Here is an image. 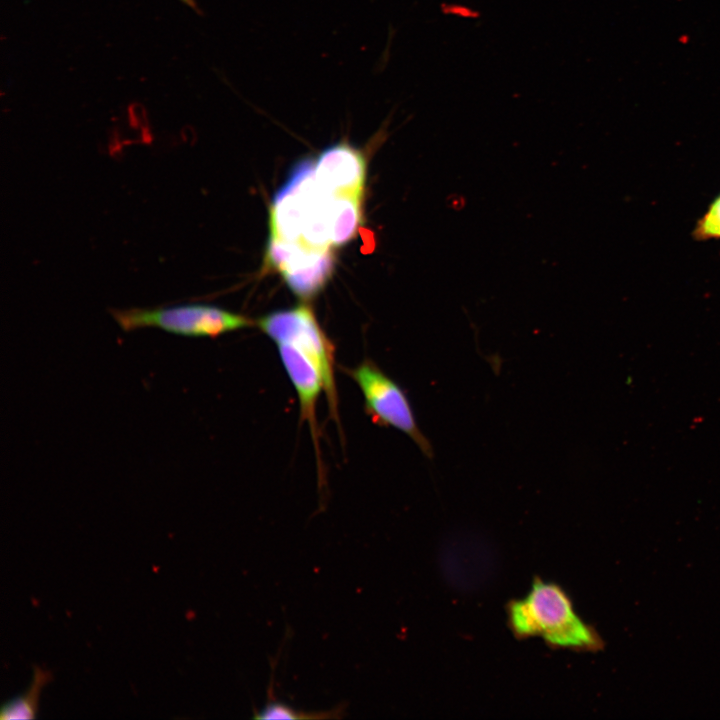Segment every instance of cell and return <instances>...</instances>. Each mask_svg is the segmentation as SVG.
Returning a JSON list of instances; mask_svg holds the SVG:
<instances>
[{
    "instance_id": "13",
    "label": "cell",
    "mask_w": 720,
    "mask_h": 720,
    "mask_svg": "<svg viewBox=\"0 0 720 720\" xmlns=\"http://www.w3.org/2000/svg\"><path fill=\"white\" fill-rule=\"evenodd\" d=\"M179 1L182 2L183 4H185L186 6H188L189 8L193 9L195 12L200 13V9H199L197 3L195 2V0H179Z\"/></svg>"
},
{
    "instance_id": "6",
    "label": "cell",
    "mask_w": 720,
    "mask_h": 720,
    "mask_svg": "<svg viewBox=\"0 0 720 720\" xmlns=\"http://www.w3.org/2000/svg\"><path fill=\"white\" fill-rule=\"evenodd\" d=\"M266 262L281 273L290 290L301 299L316 296L333 269L329 250H310L274 237H270L268 243Z\"/></svg>"
},
{
    "instance_id": "7",
    "label": "cell",
    "mask_w": 720,
    "mask_h": 720,
    "mask_svg": "<svg viewBox=\"0 0 720 720\" xmlns=\"http://www.w3.org/2000/svg\"><path fill=\"white\" fill-rule=\"evenodd\" d=\"M315 178L328 193L361 198L366 162L359 150L346 142L326 148L314 167Z\"/></svg>"
},
{
    "instance_id": "8",
    "label": "cell",
    "mask_w": 720,
    "mask_h": 720,
    "mask_svg": "<svg viewBox=\"0 0 720 720\" xmlns=\"http://www.w3.org/2000/svg\"><path fill=\"white\" fill-rule=\"evenodd\" d=\"M281 362L297 393L301 418L307 422L316 443V404L326 394L327 383L318 363L306 352L288 343L276 344Z\"/></svg>"
},
{
    "instance_id": "5",
    "label": "cell",
    "mask_w": 720,
    "mask_h": 720,
    "mask_svg": "<svg viewBox=\"0 0 720 720\" xmlns=\"http://www.w3.org/2000/svg\"><path fill=\"white\" fill-rule=\"evenodd\" d=\"M348 374L360 388L365 409L374 423L403 432L423 454L433 457V447L420 430L409 399L399 384L370 360H364Z\"/></svg>"
},
{
    "instance_id": "2",
    "label": "cell",
    "mask_w": 720,
    "mask_h": 720,
    "mask_svg": "<svg viewBox=\"0 0 720 720\" xmlns=\"http://www.w3.org/2000/svg\"><path fill=\"white\" fill-rule=\"evenodd\" d=\"M315 164L301 160L274 195L270 211L271 236L310 250L328 251L335 195L317 182Z\"/></svg>"
},
{
    "instance_id": "12",
    "label": "cell",
    "mask_w": 720,
    "mask_h": 720,
    "mask_svg": "<svg viewBox=\"0 0 720 720\" xmlns=\"http://www.w3.org/2000/svg\"><path fill=\"white\" fill-rule=\"evenodd\" d=\"M695 232L696 236L702 239L720 237V196L699 221Z\"/></svg>"
},
{
    "instance_id": "1",
    "label": "cell",
    "mask_w": 720,
    "mask_h": 720,
    "mask_svg": "<svg viewBox=\"0 0 720 720\" xmlns=\"http://www.w3.org/2000/svg\"><path fill=\"white\" fill-rule=\"evenodd\" d=\"M508 626L517 639L540 636L551 648L597 651L603 641L575 612L566 591L535 577L530 592L506 606Z\"/></svg>"
},
{
    "instance_id": "4",
    "label": "cell",
    "mask_w": 720,
    "mask_h": 720,
    "mask_svg": "<svg viewBox=\"0 0 720 720\" xmlns=\"http://www.w3.org/2000/svg\"><path fill=\"white\" fill-rule=\"evenodd\" d=\"M258 328L275 344L288 343L309 354L321 367L326 383V398L331 416L337 419L335 383V349L320 327L313 311L306 305L278 310L256 321Z\"/></svg>"
},
{
    "instance_id": "9",
    "label": "cell",
    "mask_w": 720,
    "mask_h": 720,
    "mask_svg": "<svg viewBox=\"0 0 720 720\" xmlns=\"http://www.w3.org/2000/svg\"><path fill=\"white\" fill-rule=\"evenodd\" d=\"M51 679L50 671L33 665V674L29 686L23 693L3 703L0 710V719L35 718L40 692Z\"/></svg>"
},
{
    "instance_id": "11",
    "label": "cell",
    "mask_w": 720,
    "mask_h": 720,
    "mask_svg": "<svg viewBox=\"0 0 720 720\" xmlns=\"http://www.w3.org/2000/svg\"><path fill=\"white\" fill-rule=\"evenodd\" d=\"M344 713V706L340 705L331 711L324 712H303L291 708L289 705L276 702L275 700L267 701L265 707L259 712L255 713L254 717L257 719H326V718H341Z\"/></svg>"
},
{
    "instance_id": "3",
    "label": "cell",
    "mask_w": 720,
    "mask_h": 720,
    "mask_svg": "<svg viewBox=\"0 0 720 720\" xmlns=\"http://www.w3.org/2000/svg\"><path fill=\"white\" fill-rule=\"evenodd\" d=\"M111 315L119 327L126 332L142 328H158L186 337L215 338L253 325V322L244 315L207 304L112 309Z\"/></svg>"
},
{
    "instance_id": "10",
    "label": "cell",
    "mask_w": 720,
    "mask_h": 720,
    "mask_svg": "<svg viewBox=\"0 0 720 720\" xmlns=\"http://www.w3.org/2000/svg\"><path fill=\"white\" fill-rule=\"evenodd\" d=\"M359 197L338 195L334 197L331 213V243L337 246L348 242L360 222Z\"/></svg>"
}]
</instances>
